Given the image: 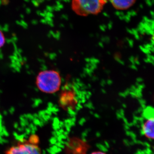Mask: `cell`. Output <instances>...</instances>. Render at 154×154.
I'll list each match as a JSON object with an SVG mask.
<instances>
[{"label":"cell","instance_id":"1","mask_svg":"<svg viewBox=\"0 0 154 154\" xmlns=\"http://www.w3.org/2000/svg\"><path fill=\"white\" fill-rule=\"evenodd\" d=\"M61 79L57 72L53 70L42 71L36 76V84L42 93L53 94L60 88Z\"/></svg>","mask_w":154,"mask_h":154},{"label":"cell","instance_id":"2","mask_svg":"<svg viewBox=\"0 0 154 154\" xmlns=\"http://www.w3.org/2000/svg\"><path fill=\"white\" fill-rule=\"evenodd\" d=\"M108 0H72L73 11L81 16L96 15L100 13Z\"/></svg>","mask_w":154,"mask_h":154},{"label":"cell","instance_id":"3","mask_svg":"<svg viewBox=\"0 0 154 154\" xmlns=\"http://www.w3.org/2000/svg\"><path fill=\"white\" fill-rule=\"evenodd\" d=\"M5 154H42L41 149L32 141L18 143L9 148Z\"/></svg>","mask_w":154,"mask_h":154},{"label":"cell","instance_id":"4","mask_svg":"<svg viewBox=\"0 0 154 154\" xmlns=\"http://www.w3.org/2000/svg\"><path fill=\"white\" fill-rule=\"evenodd\" d=\"M77 99L75 91L67 88L65 89L61 94L59 102L63 108L66 110H70L75 108L77 105Z\"/></svg>","mask_w":154,"mask_h":154},{"label":"cell","instance_id":"5","mask_svg":"<svg viewBox=\"0 0 154 154\" xmlns=\"http://www.w3.org/2000/svg\"><path fill=\"white\" fill-rule=\"evenodd\" d=\"M142 131L146 137L154 139V118L146 119L143 125Z\"/></svg>","mask_w":154,"mask_h":154},{"label":"cell","instance_id":"6","mask_svg":"<svg viewBox=\"0 0 154 154\" xmlns=\"http://www.w3.org/2000/svg\"><path fill=\"white\" fill-rule=\"evenodd\" d=\"M112 5L117 10H125L132 7L137 0H110Z\"/></svg>","mask_w":154,"mask_h":154},{"label":"cell","instance_id":"7","mask_svg":"<svg viewBox=\"0 0 154 154\" xmlns=\"http://www.w3.org/2000/svg\"><path fill=\"white\" fill-rule=\"evenodd\" d=\"M145 115L146 118H154V108L148 107L145 110Z\"/></svg>","mask_w":154,"mask_h":154},{"label":"cell","instance_id":"8","mask_svg":"<svg viewBox=\"0 0 154 154\" xmlns=\"http://www.w3.org/2000/svg\"><path fill=\"white\" fill-rule=\"evenodd\" d=\"M6 39L4 33L0 30V48H2L5 44Z\"/></svg>","mask_w":154,"mask_h":154},{"label":"cell","instance_id":"9","mask_svg":"<svg viewBox=\"0 0 154 154\" xmlns=\"http://www.w3.org/2000/svg\"><path fill=\"white\" fill-rule=\"evenodd\" d=\"M90 154H106L104 152L101 151H96L93 152L91 153Z\"/></svg>","mask_w":154,"mask_h":154},{"label":"cell","instance_id":"10","mask_svg":"<svg viewBox=\"0 0 154 154\" xmlns=\"http://www.w3.org/2000/svg\"><path fill=\"white\" fill-rule=\"evenodd\" d=\"M152 39H153V41L154 42V35L153 36Z\"/></svg>","mask_w":154,"mask_h":154}]
</instances>
